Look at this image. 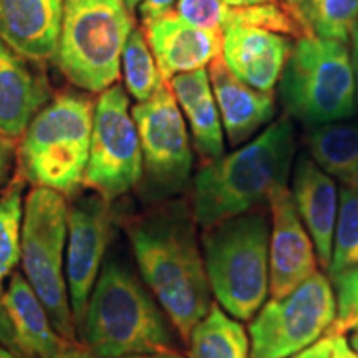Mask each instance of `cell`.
<instances>
[{"label":"cell","mask_w":358,"mask_h":358,"mask_svg":"<svg viewBox=\"0 0 358 358\" xmlns=\"http://www.w3.org/2000/svg\"><path fill=\"white\" fill-rule=\"evenodd\" d=\"M357 96L347 43L315 35L295 40L279 80V100L289 118L307 128L343 122L357 111Z\"/></svg>","instance_id":"obj_6"},{"label":"cell","mask_w":358,"mask_h":358,"mask_svg":"<svg viewBox=\"0 0 358 358\" xmlns=\"http://www.w3.org/2000/svg\"><path fill=\"white\" fill-rule=\"evenodd\" d=\"M292 196L299 216L312 237L319 266L329 271L338 214L337 185L310 156L301 155L294 164Z\"/></svg>","instance_id":"obj_19"},{"label":"cell","mask_w":358,"mask_h":358,"mask_svg":"<svg viewBox=\"0 0 358 358\" xmlns=\"http://www.w3.org/2000/svg\"><path fill=\"white\" fill-rule=\"evenodd\" d=\"M178 0H143L140 13L143 25L150 24L151 20L158 19V17L164 15V13L171 12L173 7L176 6Z\"/></svg>","instance_id":"obj_30"},{"label":"cell","mask_w":358,"mask_h":358,"mask_svg":"<svg viewBox=\"0 0 358 358\" xmlns=\"http://www.w3.org/2000/svg\"><path fill=\"white\" fill-rule=\"evenodd\" d=\"M224 133L231 148H239L267 128L275 116L274 92H259L241 82L217 57L208 69Z\"/></svg>","instance_id":"obj_16"},{"label":"cell","mask_w":358,"mask_h":358,"mask_svg":"<svg viewBox=\"0 0 358 358\" xmlns=\"http://www.w3.org/2000/svg\"><path fill=\"white\" fill-rule=\"evenodd\" d=\"M133 30V15L122 0H65L53 62L71 85L101 93L120 78L123 48Z\"/></svg>","instance_id":"obj_7"},{"label":"cell","mask_w":358,"mask_h":358,"mask_svg":"<svg viewBox=\"0 0 358 358\" xmlns=\"http://www.w3.org/2000/svg\"><path fill=\"white\" fill-rule=\"evenodd\" d=\"M350 55H352V64L353 70H355V78H357V88H358V25L353 29L350 35Z\"/></svg>","instance_id":"obj_35"},{"label":"cell","mask_w":358,"mask_h":358,"mask_svg":"<svg viewBox=\"0 0 358 358\" xmlns=\"http://www.w3.org/2000/svg\"><path fill=\"white\" fill-rule=\"evenodd\" d=\"M143 155V196L169 199L185 189L192 169V150L185 116L166 82L131 110Z\"/></svg>","instance_id":"obj_10"},{"label":"cell","mask_w":358,"mask_h":358,"mask_svg":"<svg viewBox=\"0 0 358 358\" xmlns=\"http://www.w3.org/2000/svg\"><path fill=\"white\" fill-rule=\"evenodd\" d=\"M267 206L271 211L268 294L280 299L319 272V259L287 185L272 191Z\"/></svg>","instance_id":"obj_13"},{"label":"cell","mask_w":358,"mask_h":358,"mask_svg":"<svg viewBox=\"0 0 358 358\" xmlns=\"http://www.w3.org/2000/svg\"><path fill=\"white\" fill-rule=\"evenodd\" d=\"M110 203L98 194L85 196L69 206V237L65 275L75 330L82 335L92 290L100 275L111 239Z\"/></svg>","instance_id":"obj_12"},{"label":"cell","mask_w":358,"mask_h":358,"mask_svg":"<svg viewBox=\"0 0 358 358\" xmlns=\"http://www.w3.org/2000/svg\"><path fill=\"white\" fill-rule=\"evenodd\" d=\"M271 221L261 211L204 229L203 259L209 287L232 319L249 320L268 295Z\"/></svg>","instance_id":"obj_5"},{"label":"cell","mask_w":358,"mask_h":358,"mask_svg":"<svg viewBox=\"0 0 358 358\" xmlns=\"http://www.w3.org/2000/svg\"><path fill=\"white\" fill-rule=\"evenodd\" d=\"M123 358H182V357L174 350H163V352H153V353H138V355H128Z\"/></svg>","instance_id":"obj_36"},{"label":"cell","mask_w":358,"mask_h":358,"mask_svg":"<svg viewBox=\"0 0 358 358\" xmlns=\"http://www.w3.org/2000/svg\"><path fill=\"white\" fill-rule=\"evenodd\" d=\"M350 347L353 348V350H355V353L358 355V330L352 335V345Z\"/></svg>","instance_id":"obj_41"},{"label":"cell","mask_w":358,"mask_h":358,"mask_svg":"<svg viewBox=\"0 0 358 358\" xmlns=\"http://www.w3.org/2000/svg\"><path fill=\"white\" fill-rule=\"evenodd\" d=\"M95 105L87 95L62 93L27 127L17 151V176L35 187L75 194L83 186Z\"/></svg>","instance_id":"obj_4"},{"label":"cell","mask_w":358,"mask_h":358,"mask_svg":"<svg viewBox=\"0 0 358 358\" xmlns=\"http://www.w3.org/2000/svg\"><path fill=\"white\" fill-rule=\"evenodd\" d=\"M297 13L315 37L348 43L358 25V0H303Z\"/></svg>","instance_id":"obj_26"},{"label":"cell","mask_w":358,"mask_h":358,"mask_svg":"<svg viewBox=\"0 0 358 358\" xmlns=\"http://www.w3.org/2000/svg\"><path fill=\"white\" fill-rule=\"evenodd\" d=\"M122 69L127 93L138 103L146 101L166 83L141 29H134L124 43Z\"/></svg>","instance_id":"obj_25"},{"label":"cell","mask_w":358,"mask_h":358,"mask_svg":"<svg viewBox=\"0 0 358 358\" xmlns=\"http://www.w3.org/2000/svg\"><path fill=\"white\" fill-rule=\"evenodd\" d=\"M187 358H250V340L245 329L213 303L189 335Z\"/></svg>","instance_id":"obj_23"},{"label":"cell","mask_w":358,"mask_h":358,"mask_svg":"<svg viewBox=\"0 0 358 358\" xmlns=\"http://www.w3.org/2000/svg\"><path fill=\"white\" fill-rule=\"evenodd\" d=\"M141 174V145L129 96L122 85L115 83L95 103L83 186L111 203L140 185Z\"/></svg>","instance_id":"obj_11"},{"label":"cell","mask_w":358,"mask_h":358,"mask_svg":"<svg viewBox=\"0 0 358 358\" xmlns=\"http://www.w3.org/2000/svg\"><path fill=\"white\" fill-rule=\"evenodd\" d=\"M335 284L337 315L325 337H340L358 330V266L332 277Z\"/></svg>","instance_id":"obj_28"},{"label":"cell","mask_w":358,"mask_h":358,"mask_svg":"<svg viewBox=\"0 0 358 358\" xmlns=\"http://www.w3.org/2000/svg\"><path fill=\"white\" fill-rule=\"evenodd\" d=\"M166 313L124 264H103L90 295L82 342L96 358L173 350Z\"/></svg>","instance_id":"obj_3"},{"label":"cell","mask_w":358,"mask_h":358,"mask_svg":"<svg viewBox=\"0 0 358 358\" xmlns=\"http://www.w3.org/2000/svg\"><path fill=\"white\" fill-rule=\"evenodd\" d=\"M69 203L60 192L34 187L24 204L20 262L27 282L66 342L78 343L65 275Z\"/></svg>","instance_id":"obj_8"},{"label":"cell","mask_w":358,"mask_h":358,"mask_svg":"<svg viewBox=\"0 0 358 358\" xmlns=\"http://www.w3.org/2000/svg\"><path fill=\"white\" fill-rule=\"evenodd\" d=\"M337 315L332 285L322 272L264 303L249 325L250 358H290L324 338Z\"/></svg>","instance_id":"obj_9"},{"label":"cell","mask_w":358,"mask_h":358,"mask_svg":"<svg viewBox=\"0 0 358 358\" xmlns=\"http://www.w3.org/2000/svg\"><path fill=\"white\" fill-rule=\"evenodd\" d=\"M292 50L290 37L256 27H227L222 60L241 82L259 92H274Z\"/></svg>","instance_id":"obj_17"},{"label":"cell","mask_w":358,"mask_h":358,"mask_svg":"<svg viewBox=\"0 0 358 358\" xmlns=\"http://www.w3.org/2000/svg\"><path fill=\"white\" fill-rule=\"evenodd\" d=\"M2 306L10 320L17 355L47 358L70 343L57 332L47 308L20 272H13L8 279Z\"/></svg>","instance_id":"obj_20"},{"label":"cell","mask_w":358,"mask_h":358,"mask_svg":"<svg viewBox=\"0 0 358 358\" xmlns=\"http://www.w3.org/2000/svg\"><path fill=\"white\" fill-rule=\"evenodd\" d=\"M297 133L280 118L232 153L206 161L192 179L191 213L203 229L268 204L292 171Z\"/></svg>","instance_id":"obj_2"},{"label":"cell","mask_w":358,"mask_h":358,"mask_svg":"<svg viewBox=\"0 0 358 358\" xmlns=\"http://www.w3.org/2000/svg\"><path fill=\"white\" fill-rule=\"evenodd\" d=\"M332 358H358L355 350L348 345L345 340V335H340V337H334V350Z\"/></svg>","instance_id":"obj_34"},{"label":"cell","mask_w":358,"mask_h":358,"mask_svg":"<svg viewBox=\"0 0 358 358\" xmlns=\"http://www.w3.org/2000/svg\"><path fill=\"white\" fill-rule=\"evenodd\" d=\"M196 226L182 201L159 204L127 226L143 280L185 342L213 306Z\"/></svg>","instance_id":"obj_1"},{"label":"cell","mask_w":358,"mask_h":358,"mask_svg":"<svg viewBox=\"0 0 358 358\" xmlns=\"http://www.w3.org/2000/svg\"><path fill=\"white\" fill-rule=\"evenodd\" d=\"M47 358H96L92 352L88 350L85 345L80 343H69L65 348H62L60 352L53 353V355Z\"/></svg>","instance_id":"obj_32"},{"label":"cell","mask_w":358,"mask_h":358,"mask_svg":"<svg viewBox=\"0 0 358 358\" xmlns=\"http://www.w3.org/2000/svg\"><path fill=\"white\" fill-rule=\"evenodd\" d=\"M302 2H303V0H284L285 6H287V7L290 8V10H294L295 13H297L299 7L302 6ZM297 15H299V13H297Z\"/></svg>","instance_id":"obj_39"},{"label":"cell","mask_w":358,"mask_h":358,"mask_svg":"<svg viewBox=\"0 0 358 358\" xmlns=\"http://www.w3.org/2000/svg\"><path fill=\"white\" fill-rule=\"evenodd\" d=\"M0 358H24V357L17 355V353H13V352H10V350H7L6 347L0 345Z\"/></svg>","instance_id":"obj_40"},{"label":"cell","mask_w":358,"mask_h":358,"mask_svg":"<svg viewBox=\"0 0 358 358\" xmlns=\"http://www.w3.org/2000/svg\"><path fill=\"white\" fill-rule=\"evenodd\" d=\"M35 62L0 38V140L13 146L34 116L52 100V88Z\"/></svg>","instance_id":"obj_14"},{"label":"cell","mask_w":358,"mask_h":358,"mask_svg":"<svg viewBox=\"0 0 358 358\" xmlns=\"http://www.w3.org/2000/svg\"><path fill=\"white\" fill-rule=\"evenodd\" d=\"M308 156L322 171L345 187H358V122H337L310 128Z\"/></svg>","instance_id":"obj_22"},{"label":"cell","mask_w":358,"mask_h":358,"mask_svg":"<svg viewBox=\"0 0 358 358\" xmlns=\"http://www.w3.org/2000/svg\"><path fill=\"white\" fill-rule=\"evenodd\" d=\"M232 7L224 0H178L176 13L199 29L224 32L229 24Z\"/></svg>","instance_id":"obj_29"},{"label":"cell","mask_w":358,"mask_h":358,"mask_svg":"<svg viewBox=\"0 0 358 358\" xmlns=\"http://www.w3.org/2000/svg\"><path fill=\"white\" fill-rule=\"evenodd\" d=\"M122 3L124 7H127V10L131 13L136 12V10H140V7H141V3H143V0H122Z\"/></svg>","instance_id":"obj_38"},{"label":"cell","mask_w":358,"mask_h":358,"mask_svg":"<svg viewBox=\"0 0 358 358\" xmlns=\"http://www.w3.org/2000/svg\"><path fill=\"white\" fill-rule=\"evenodd\" d=\"M169 88L185 113L196 153L206 161L224 155V128L213 95L208 69L179 73L169 80Z\"/></svg>","instance_id":"obj_21"},{"label":"cell","mask_w":358,"mask_h":358,"mask_svg":"<svg viewBox=\"0 0 358 358\" xmlns=\"http://www.w3.org/2000/svg\"><path fill=\"white\" fill-rule=\"evenodd\" d=\"M24 187V179L15 176L0 194V307L6 280L10 279L20 262Z\"/></svg>","instance_id":"obj_24"},{"label":"cell","mask_w":358,"mask_h":358,"mask_svg":"<svg viewBox=\"0 0 358 358\" xmlns=\"http://www.w3.org/2000/svg\"><path fill=\"white\" fill-rule=\"evenodd\" d=\"M65 0H0V38L35 64L57 55Z\"/></svg>","instance_id":"obj_18"},{"label":"cell","mask_w":358,"mask_h":358,"mask_svg":"<svg viewBox=\"0 0 358 358\" xmlns=\"http://www.w3.org/2000/svg\"><path fill=\"white\" fill-rule=\"evenodd\" d=\"M12 164V146L0 140V185L6 181Z\"/></svg>","instance_id":"obj_33"},{"label":"cell","mask_w":358,"mask_h":358,"mask_svg":"<svg viewBox=\"0 0 358 358\" xmlns=\"http://www.w3.org/2000/svg\"><path fill=\"white\" fill-rule=\"evenodd\" d=\"M355 266H358V187L343 186L338 191V214L329 274L335 277Z\"/></svg>","instance_id":"obj_27"},{"label":"cell","mask_w":358,"mask_h":358,"mask_svg":"<svg viewBox=\"0 0 358 358\" xmlns=\"http://www.w3.org/2000/svg\"><path fill=\"white\" fill-rule=\"evenodd\" d=\"M229 7H250V6H261V3H272L279 2V0H224Z\"/></svg>","instance_id":"obj_37"},{"label":"cell","mask_w":358,"mask_h":358,"mask_svg":"<svg viewBox=\"0 0 358 358\" xmlns=\"http://www.w3.org/2000/svg\"><path fill=\"white\" fill-rule=\"evenodd\" d=\"M334 350V337H324L319 342H315L306 350L297 353L290 358H332Z\"/></svg>","instance_id":"obj_31"},{"label":"cell","mask_w":358,"mask_h":358,"mask_svg":"<svg viewBox=\"0 0 358 358\" xmlns=\"http://www.w3.org/2000/svg\"><path fill=\"white\" fill-rule=\"evenodd\" d=\"M145 35L166 82L179 73L206 69L222 53L221 32L199 29L173 10L146 24Z\"/></svg>","instance_id":"obj_15"}]
</instances>
